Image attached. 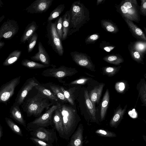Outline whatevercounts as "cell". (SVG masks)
Returning <instances> with one entry per match:
<instances>
[{
    "instance_id": "cell-1",
    "label": "cell",
    "mask_w": 146,
    "mask_h": 146,
    "mask_svg": "<svg viewBox=\"0 0 146 146\" xmlns=\"http://www.w3.org/2000/svg\"><path fill=\"white\" fill-rule=\"evenodd\" d=\"M69 11L70 21L68 36L78 31L90 19L89 9L80 0L74 2Z\"/></svg>"
},
{
    "instance_id": "cell-2",
    "label": "cell",
    "mask_w": 146,
    "mask_h": 146,
    "mask_svg": "<svg viewBox=\"0 0 146 146\" xmlns=\"http://www.w3.org/2000/svg\"><path fill=\"white\" fill-rule=\"evenodd\" d=\"M60 109L63 120L64 139L68 140L76 130L81 119L76 110L71 106L61 104Z\"/></svg>"
},
{
    "instance_id": "cell-3",
    "label": "cell",
    "mask_w": 146,
    "mask_h": 146,
    "mask_svg": "<svg viewBox=\"0 0 146 146\" xmlns=\"http://www.w3.org/2000/svg\"><path fill=\"white\" fill-rule=\"evenodd\" d=\"M52 104L48 98L38 93L27 101L25 111L27 116L38 117L44 109L48 110Z\"/></svg>"
},
{
    "instance_id": "cell-4",
    "label": "cell",
    "mask_w": 146,
    "mask_h": 146,
    "mask_svg": "<svg viewBox=\"0 0 146 146\" xmlns=\"http://www.w3.org/2000/svg\"><path fill=\"white\" fill-rule=\"evenodd\" d=\"M116 11L123 18L139 23L140 20V6L136 0H123L118 5H115Z\"/></svg>"
},
{
    "instance_id": "cell-5",
    "label": "cell",
    "mask_w": 146,
    "mask_h": 146,
    "mask_svg": "<svg viewBox=\"0 0 146 146\" xmlns=\"http://www.w3.org/2000/svg\"><path fill=\"white\" fill-rule=\"evenodd\" d=\"M56 20L54 22L47 21L46 26V37L48 43L53 50L60 56H62L64 52L62 41L59 38L56 29Z\"/></svg>"
},
{
    "instance_id": "cell-6",
    "label": "cell",
    "mask_w": 146,
    "mask_h": 146,
    "mask_svg": "<svg viewBox=\"0 0 146 146\" xmlns=\"http://www.w3.org/2000/svg\"><path fill=\"white\" fill-rule=\"evenodd\" d=\"M55 128L49 129L42 127H37L30 130L32 137L41 140L46 143L52 145L58 139Z\"/></svg>"
},
{
    "instance_id": "cell-7",
    "label": "cell",
    "mask_w": 146,
    "mask_h": 146,
    "mask_svg": "<svg viewBox=\"0 0 146 146\" xmlns=\"http://www.w3.org/2000/svg\"><path fill=\"white\" fill-rule=\"evenodd\" d=\"M61 104L57 103L54 105L43 114L27 125V128L29 131L32 128L37 127H46L52 125V115L54 112L59 108Z\"/></svg>"
},
{
    "instance_id": "cell-8",
    "label": "cell",
    "mask_w": 146,
    "mask_h": 146,
    "mask_svg": "<svg viewBox=\"0 0 146 146\" xmlns=\"http://www.w3.org/2000/svg\"><path fill=\"white\" fill-rule=\"evenodd\" d=\"M55 67L46 69L42 72V75L46 77H54L60 80L65 77L71 76L78 72L75 68L63 65L57 68Z\"/></svg>"
},
{
    "instance_id": "cell-9",
    "label": "cell",
    "mask_w": 146,
    "mask_h": 146,
    "mask_svg": "<svg viewBox=\"0 0 146 146\" xmlns=\"http://www.w3.org/2000/svg\"><path fill=\"white\" fill-rule=\"evenodd\" d=\"M21 76L13 78L4 84L0 88V103H6L14 94L16 87L20 82Z\"/></svg>"
},
{
    "instance_id": "cell-10",
    "label": "cell",
    "mask_w": 146,
    "mask_h": 146,
    "mask_svg": "<svg viewBox=\"0 0 146 146\" xmlns=\"http://www.w3.org/2000/svg\"><path fill=\"white\" fill-rule=\"evenodd\" d=\"M19 26L17 22L13 19H8L0 27V42L2 38L9 40L18 32Z\"/></svg>"
},
{
    "instance_id": "cell-11",
    "label": "cell",
    "mask_w": 146,
    "mask_h": 146,
    "mask_svg": "<svg viewBox=\"0 0 146 146\" xmlns=\"http://www.w3.org/2000/svg\"><path fill=\"white\" fill-rule=\"evenodd\" d=\"M70 54L72 60L77 65L93 71L94 66L90 57L86 54L76 51L71 52Z\"/></svg>"
},
{
    "instance_id": "cell-12",
    "label": "cell",
    "mask_w": 146,
    "mask_h": 146,
    "mask_svg": "<svg viewBox=\"0 0 146 146\" xmlns=\"http://www.w3.org/2000/svg\"><path fill=\"white\" fill-rule=\"evenodd\" d=\"M53 0H36L25 10L30 14L42 13L46 12L52 5Z\"/></svg>"
},
{
    "instance_id": "cell-13",
    "label": "cell",
    "mask_w": 146,
    "mask_h": 146,
    "mask_svg": "<svg viewBox=\"0 0 146 146\" xmlns=\"http://www.w3.org/2000/svg\"><path fill=\"white\" fill-rule=\"evenodd\" d=\"M38 84L33 78L28 79L19 92L15 100V103L19 106L23 103L29 92L34 87Z\"/></svg>"
},
{
    "instance_id": "cell-14",
    "label": "cell",
    "mask_w": 146,
    "mask_h": 146,
    "mask_svg": "<svg viewBox=\"0 0 146 146\" xmlns=\"http://www.w3.org/2000/svg\"><path fill=\"white\" fill-rule=\"evenodd\" d=\"M38 50L37 52L31 57V59L33 61L40 62L43 64H50V60L49 55L40 41L38 43Z\"/></svg>"
},
{
    "instance_id": "cell-15",
    "label": "cell",
    "mask_w": 146,
    "mask_h": 146,
    "mask_svg": "<svg viewBox=\"0 0 146 146\" xmlns=\"http://www.w3.org/2000/svg\"><path fill=\"white\" fill-rule=\"evenodd\" d=\"M83 126L80 123L70 137V141L66 146H83Z\"/></svg>"
},
{
    "instance_id": "cell-16",
    "label": "cell",
    "mask_w": 146,
    "mask_h": 146,
    "mask_svg": "<svg viewBox=\"0 0 146 146\" xmlns=\"http://www.w3.org/2000/svg\"><path fill=\"white\" fill-rule=\"evenodd\" d=\"M127 24L132 35L138 40L146 41V36L141 29L132 21L126 18H123Z\"/></svg>"
},
{
    "instance_id": "cell-17",
    "label": "cell",
    "mask_w": 146,
    "mask_h": 146,
    "mask_svg": "<svg viewBox=\"0 0 146 146\" xmlns=\"http://www.w3.org/2000/svg\"><path fill=\"white\" fill-rule=\"evenodd\" d=\"M60 107L55 111L52 121L54 125L55 128L58 133L59 136L64 139L63 120L60 109Z\"/></svg>"
},
{
    "instance_id": "cell-18",
    "label": "cell",
    "mask_w": 146,
    "mask_h": 146,
    "mask_svg": "<svg viewBox=\"0 0 146 146\" xmlns=\"http://www.w3.org/2000/svg\"><path fill=\"white\" fill-rule=\"evenodd\" d=\"M38 28L36 22L33 21L29 23L26 27L25 31L21 38V44H25L35 32Z\"/></svg>"
},
{
    "instance_id": "cell-19",
    "label": "cell",
    "mask_w": 146,
    "mask_h": 146,
    "mask_svg": "<svg viewBox=\"0 0 146 146\" xmlns=\"http://www.w3.org/2000/svg\"><path fill=\"white\" fill-rule=\"evenodd\" d=\"M19 106L15 103L11 108L10 113L13 118L26 128L27 127L26 122L24 119Z\"/></svg>"
},
{
    "instance_id": "cell-20",
    "label": "cell",
    "mask_w": 146,
    "mask_h": 146,
    "mask_svg": "<svg viewBox=\"0 0 146 146\" xmlns=\"http://www.w3.org/2000/svg\"><path fill=\"white\" fill-rule=\"evenodd\" d=\"M126 108L127 106H125L124 109L119 108L115 111L110 122V125L111 127L117 128L123 117Z\"/></svg>"
},
{
    "instance_id": "cell-21",
    "label": "cell",
    "mask_w": 146,
    "mask_h": 146,
    "mask_svg": "<svg viewBox=\"0 0 146 146\" xmlns=\"http://www.w3.org/2000/svg\"><path fill=\"white\" fill-rule=\"evenodd\" d=\"M104 85V84H102L95 86L90 92L89 95V98L94 106L95 104L98 103Z\"/></svg>"
},
{
    "instance_id": "cell-22",
    "label": "cell",
    "mask_w": 146,
    "mask_h": 146,
    "mask_svg": "<svg viewBox=\"0 0 146 146\" xmlns=\"http://www.w3.org/2000/svg\"><path fill=\"white\" fill-rule=\"evenodd\" d=\"M62 17L63 25L62 41H63L65 40L68 36L70 21V14L69 11H66Z\"/></svg>"
},
{
    "instance_id": "cell-23",
    "label": "cell",
    "mask_w": 146,
    "mask_h": 146,
    "mask_svg": "<svg viewBox=\"0 0 146 146\" xmlns=\"http://www.w3.org/2000/svg\"><path fill=\"white\" fill-rule=\"evenodd\" d=\"M100 22L102 27L108 32L116 33L119 31L117 26L111 20L102 19Z\"/></svg>"
},
{
    "instance_id": "cell-24",
    "label": "cell",
    "mask_w": 146,
    "mask_h": 146,
    "mask_svg": "<svg viewBox=\"0 0 146 146\" xmlns=\"http://www.w3.org/2000/svg\"><path fill=\"white\" fill-rule=\"evenodd\" d=\"M22 53L21 50H15L11 52L3 63L5 66L11 65L16 62L20 57Z\"/></svg>"
},
{
    "instance_id": "cell-25",
    "label": "cell",
    "mask_w": 146,
    "mask_h": 146,
    "mask_svg": "<svg viewBox=\"0 0 146 146\" xmlns=\"http://www.w3.org/2000/svg\"><path fill=\"white\" fill-rule=\"evenodd\" d=\"M110 96L108 89H107L103 96L100 110V117L103 120L105 117L107 110L110 102Z\"/></svg>"
},
{
    "instance_id": "cell-26",
    "label": "cell",
    "mask_w": 146,
    "mask_h": 146,
    "mask_svg": "<svg viewBox=\"0 0 146 146\" xmlns=\"http://www.w3.org/2000/svg\"><path fill=\"white\" fill-rule=\"evenodd\" d=\"M84 96L86 105L90 113L91 118L94 121H96V110L95 108V106L93 104L90 99L87 90L85 91Z\"/></svg>"
},
{
    "instance_id": "cell-27",
    "label": "cell",
    "mask_w": 146,
    "mask_h": 146,
    "mask_svg": "<svg viewBox=\"0 0 146 146\" xmlns=\"http://www.w3.org/2000/svg\"><path fill=\"white\" fill-rule=\"evenodd\" d=\"M21 64L23 66L29 68L36 69L41 68L49 67L53 65H46L40 64L28 59H24L22 60Z\"/></svg>"
},
{
    "instance_id": "cell-28",
    "label": "cell",
    "mask_w": 146,
    "mask_h": 146,
    "mask_svg": "<svg viewBox=\"0 0 146 146\" xmlns=\"http://www.w3.org/2000/svg\"><path fill=\"white\" fill-rule=\"evenodd\" d=\"M103 59L110 64L118 65L124 62L121 55L118 54H111L104 57Z\"/></svg>"
},
{
    "instance_id": "cell-29",
    "label": "cell",
    "mask_w": 146,
    "mask_h": 146,
    "mask_svg": "<svg viewBox=\"0 0 146 146\" xmlns=\"http://www.w3.org/2000/svg\"><path fill=\"white\" fill-rule=\"evenodd\" d=\"M35 88L38 91V92L44 96L49 99L52 100L56 101H58V98L54 93L43 86L39 84L35 86Z\"/></svg>"
},
{
    "instance_id": "cell-30",
    "label": "cell",
    "mask_w": 146,
    "mask_h": 146,
    "mask_svg": "<svg viewBox=\"0 0 146 146\" xmlns=\"http://www.w3.org/2000/svg\"><path fill=\"white\" fill-rule=\"evenodd\" d=\"M128 49L132 58L138 63L143 62L144 54L133 48L130 44Z\"/></svg>"
},
{
    "instance_id": "cell-31",
    "label": "cell",
    "mask_w": 146,
    "mask_h": 146,
    "mask_svg": "<svg viewBox=\"0 0 146 146\" xmlns=\"http://www.w3.org/2000/svg\"><path fill=\"white\" fill-rule=\"evenodd\" d=\"M65 8L64 4L59 5L50 13L47 21H52L57 18L63 12Z\"/></svg>"
},
{
    "instance_id": "cell-32",
    "label": "cell",
    "mask_w": 146,
    "mask_h": 146,
    "mask_svg": "<svg viewBox=\"0 0 146 146\" xmlns=\"http://www.w3.org/2000/svg\"><path fill=\"white\" fill-rule=\"evenodd\" d=\"M133 48L144 55L146 52V41L138 40L129 44Z\"/></svg>"
},
{
    "instance_id": "cell-33",
    "label": "cell",
    "mask_w": 146,
    "mask_h": 146,
    "mask_svg": "<svg viewBox=\"0 0 146 146\" xmlns=\"http://www.w3.org/2000/svg\"><path fill=\"white\" fill-rule=\"evenodd\" d=\"M53 93L58 98L63 102H67V100L65 97L63 92L60 89V87L56 85H50V86Z\"/></svg>"
},
{
    "instance_id": "cell-34",
    "label": "cell",
    "mask_w": 146,
    "mask_h": 146,
    "mask_svg": "<svg viewBox=\"0 0 146 146\" xmlns=\"http://www.w3.org/2000/svg\"><path fill=\"white\" fill-rule=\"evenodd\" d=\"M5 119L8 126L14 133L21 136H23L21 130L17 125L10 119L6 117Z\"/></svg>"
},
{
    "instance_id": "cell-35",
    "label": "cell",
    "mask_w": 146,
    "mask_h": 146,
    "mask_svg": "<svg viewBox=\"0 0 146 146\" xmlns=\"http://www.w3.org/2000/svg\"><path fill=\"white\" fill-rule=\"evenodd\" d=\"M38 35L35 32L32 36L27 40L28 43L27 46V51L29 53L31 52L34 49L38 39Z\"/></svg>"
},
{
    "instance_id": "cell-36",
    "label": "cell",
    "mask_w": 146,
    "mask_h": 146,
    "mask_svg": "<svg viewBox=\"0 0 146 146\" xmlns=\"http://www.w3.org/2000/svg\"><path fill=\"white\" fill-rule=\"evenodd\" d=\"M60 88L68 102L71 105H74V100L72 93L70 91V90H66L62 86L60 87Z\"/></svg>"
},
{
    "instance_id": "cell-37",
    "label": "cell",
    "mask_w": 146,
    "mask_h": 146,
    "mask_svg": "<svg viewBox=\"0 0 146 146\" xmlns=\"http://www.w3.org/2000/svg\"><path fill=\"white\" fill-rule=\"evenodd\" d=\"M95 133L100 136L104 137H114L117 136L115 133L104 129H97Z\"/></svg>"
},
{
    "instance_id": "cell-38",
    "label": "cell",
    "mask_w": 146,
    "mask_h": 146,
    "mask_svg": "<svg viewBox=\"0 0 146 146\" xmlns=\"http://www.w3.org/2000/svg\"><path fill=\"white\" fill-rule=\"evenodd\" d=\"M56 29L59 38L62 41L63 31L62 18L60 17L56 20Z\"/></svg>"
},
{
    "instance_id": "cell-39",
    "label": "cell",
    "mask_w": 146,
    "mask_h": 146,
    "mask_svg": "<svg viewBox=\"0 0 146 146\" xmlns=\"http://www.w3.org/2000/svg\"><path fill=\"white\" fill-rule=\"evenodd\" d=\"M100 37L99 34L95 33L88 36L85 40L86 44L94 43Z\"/></svg>"
},
{
    "instance_id": "cell-40",
    "label": "cell",
    "mask_w": 146,
    "mask_h": 146,
    "mask_svg": "<svg viewBox=\"0 0 146 146\" xmlns=\"http://www.w3.org/2000/svg\"><path fill=\"white\" fill-rule=\"evenodd\" d=\"M100 47L105 51L110 52L115 47V46L105 41H102L100 44Z\"/></svg>"
},
{
    "instance_id": "cell-41",
    "label": "cell",
    "mask_w": 146,
    "mask_h": 146,
    "mask_svg": "<svg viewBox=\"0 0 146 146\" xmlns=\"http://www.w3.org/2000/svg\"><path fill=\"white\" fill-rule=\"evenodd\" d=\"M121 66L118 67L107 66L104 68V72L109 76L114 75L119 70Z\"/></svg>"
},
{
    "instance_id": "cell-42",
    "label": "cell",
    "mask_w": 146,
    "mask_h": 146,
    "mask_svg": "<svg viewBox=\"0 0 146 146\" xmlns=\"http://www.w3.org/2000/svg\"><path fill=\"white\" fill-rule=\"evenodd\" d=\"M146 84L143 82L142 86L139 89V96L142 102L145 106L146 104Z\"/></svg>"
},
{
    "instance_id": "cell-43",
    "label": "cell",
    "mask_w": 146,
    "mask_h": 146,
    "mask_svg": "<svg viewBox=\"0 0 146 146\" xmlns=\"http://www.w3.org/2000/svg\"><path fill=\"white\" fill-rule=\"evenodd\" d=\"M30 139L35 144L36 146H53L38 139L31 137Z\"/></svg>"
},
{
    "instance_id": "cell-44",
    "label": "cell",
    "mask_w": 146,
    "mask_h": 146,
    "mask_svg": "<svg viewBox=\"0 0 146 146\" xmlns=\"http://www.w3.org/2000/svg\"><path fill=\"white\" fill-rule=\"evenodd\" d=\"M139 13L143 16H146V0H141Z\"/></svg>"
},
{
    "instance_id": "cell-45",
    "label": "cell",
    "mask_w": 146,
    "mask_h": 146,
    "mask_svg": "<svg viewBox=\"0 0 146 146\" xmlns=\"http://www.w3.org/2000/svg\"><path fill=\"white\" fill-rule=\"evenodd\" d=\"M88 78H81L72 81L69 84H67L68 86L77 84H82L85 83L88 80Z\"/></svg>"
},
{
    "instance_id": "cell-46",
    "label": "cell",
    "mask_w": 146,
    "mask_h": 146,
    "mask_svg": "<svg viewBox=\"0 0 146 146\" xmlns=\"http://www.w3.org/2000/svg\"><path fill=\"white\" fill-rule=\"evenodd\" d=\"M125 84L123 82H119L116 83L115 86L116 90L119 93H122L125 89Z\"/></svg>"
},
{
    "instance_id": "cell-47",
    "label": "cell",
    "mask_w": 146,
    "mask_h": 146,
    "mask_svg": "<svg viewBox=\"0 0 146 146\" xmlns=\"http://www.w3.org/2000/svg\"><path fill=\"white\" fill-rule=\"evenodd\" d=\"M5 43L4 42H0V50L5 46Z\"/></svg>"
},
{
    "instance_id": "cell-48",
    "label": "cell",
    "mask_w": 146,
    "mask_h": 146,
    "mask_svg": "<svg viewBox=\"0 0 146 146\" xmlns=\"http://www.w3.org/2000/svg\"><path fill=\"white\" fill-rule=\"evenodd\" d=\"M104 0H97L96 3V5H99L102 3L103 1H104Z\"/></svg>"
},
{
    "instance_id": "cell-49",
    "label": "cell",
    "mask_w": 146,
    "mask_h": 146,
    "mask_svg": "<svg viewBox=\"0 0 146 146\" xmlns=\"http://www.w3.org/2000/svg\"><path fill=\"white\" fill-rule=\"evenodd\" d=\"M5 18V16L4 15H3L0 17V23L3 21Z\"/></svg>"
},
{
    "instance_id": "cell-50",
    "label": "cell",
    "mask_w": 146,
    "mask_h": 146,
    "mask_svg": "<svg viewBox=\"0 0 146 146\" xmlns=\"http://www.w3.org/2000/svg\"><path fill=\"white\" fill-rule=\"evenodd\" d=\"M4 4L1 0H0V8L2 7Z\"/></svg>"
},
{
    "instance_id": "cell-51",
    "label": "cell",
    "mask_w": 146,
    "mask_h": 146,
    "mask_svg": "<svg viewBox=\"0 0 146 146\" xmlns=\"http://www.w3.org/2000/svg\"><path fill=\"white\" fill-rule=\"evenodd\" d=\"M1 135V126L0 123V139Z\"/></svg>"
},
{
    "instance_id": "cell-52",
    "label": "cell",
    "mask_w": 146,
    "mask_h": 146,
    "mask_svg": "<svg viewBox=\"0 0 146 146\" xmlns=\"http://www.w3.org/2000/svg\"></svg>"
}]
</instances>
